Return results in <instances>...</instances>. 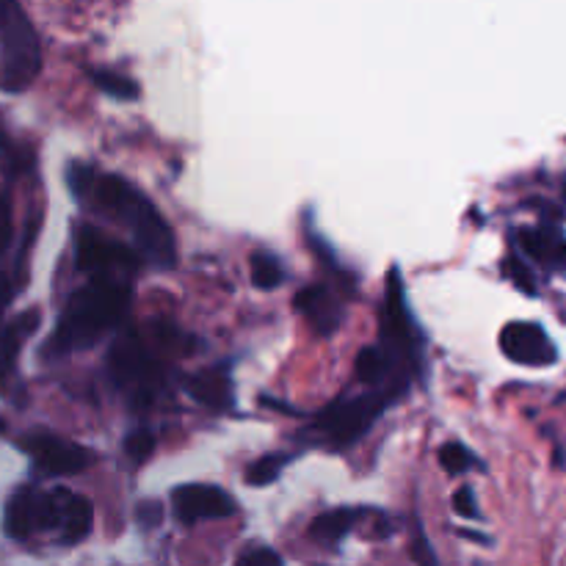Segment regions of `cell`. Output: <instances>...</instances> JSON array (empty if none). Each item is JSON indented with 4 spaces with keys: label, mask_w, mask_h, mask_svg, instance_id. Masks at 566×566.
Listing matches in <instances>:
<instances>
[{
    "label": "cell",
    "mask_w": 566,
    "mask_h": 566,
    "mask_svg": "<svg viewBox=\"0 0 566 566\" xmlns=\"http://www.w3.org/2000/svg\"><path fill=\"white\" fill-rule=\"evenodd\" d=\"M130 304L127 280H88L64 304L53 335L44 343V359H61L77 348H92L125 321Z\"/></svg>",
    "instance_id": "1"
},
{
    "label": "cell",
    "mask_w": 566,
    "mask_h": 566,
    "mask_svg": "<svg viewBox=\"0 0 566 566\" xmlns=\"http://www.w3.org/2000/svg\"><path fill=\"white\" fill-rule=\"evenodd\" d=\"M86 197L94 199L99 213H105L108 219L119 221L122 227L130 230L133 243L138 247V252H142L155 269L166 271L177 263L175 232L166 224L160 210L155 208L133 182H127L125 177L119 175H97Z\"/></svg>",
    "instance_id": "2"
},
{
    "label": "cell",
    "mask_w": 566,
    "mask_h": 566,
    "mask_svg": "<svg viewBox=\"0 0 566 566\" xmlns=\"http://www.w3.org/2000/svg\"><path fill=\"white\" fill-rule=\"evenodd\" d=\"M108 376L125 392L136 412L153 403L166 381L164 365L136 332H125L114 340L108 352Z\"/></svg>",
    "instance_id": "3"
},
{
    "label": "cell",
    "mask_w": 566,
    "mask_h": 566,
    "mask_svg": "<svg viewBox=\"0 0 566 566\" xmlns=\"http://www.w3.org/2000/svg\"><path fill=\"white\" fill-rule=\"evenodd\" d=\"M0 59L6 92H25L42 70V48L31 17L20 3H0Z\"/></svg>",
    "instance_id": "4"
},
{
    "label": "cell",
    "mask_w": 566,
    "mask_h": 566,
    "mask_svg": "<svg viewBox=\"0 0 566 566\" xmlns=\"http://www.w3.org/2000/svg\"><path fill=\"white\" fill-rule=\"evenodd\" d=\"M401 392L403 390H398V387H381V390H370L365 392V396L335 401L326 412L318 415V420H315V431H318L321 437V446H354L359 437L368 434V429L379 420V415L385 412L390 403L398 401Z\"/></svg>",
    "instance_id": "5"
},
{
    "label": "cell",
    "mask_w": 566,
    "mask_h": 566,
    "mask_svg": "<svg viewBox=\"0 0 566 566\" xmlns=\"http://www.w3.org/2000/svg\"><path fill=\"white\" fill-rule=\"evenodd\" d=\"M77 269L88 280H127L138 269V252L116 241L94 224H83L75 235Z\"/></svg>",
    "instance_id": "6"
},
{
    "label": "cell",
    "mask_w": 566,
    "mask_h": 566,
    "mask_svg": "<svg viewBox=\"0 0 566 566\" xmlns=\"http://www.w3.org/2000/svg\"><path fill=\"white\" fill-rule=\"evenodd\" d=\"M20 448L36 462L44 475H77L94 464V451L66 440V437L50 434V431H31L20 440Z\"/></svg>",
    "instance_id": "7"
},
{
    "label": "cell",
    "mask_w": 566,
    "mask_h": 566,
    "mask_svg": "<svg viewBox=\"0 0 566 566\" xmlns=\"http://www.w3.org/2000/svg\"><path fill=\"white\" fill-rule=\"evenodd\" d=\"M171 509L182 525H197L205 520H227L238 512L235 497L213 484H182L171 492Z\"/></svg>",
    "instance_id": "8"
},
{
    "label": "cell",
    "mask_w": 566,
    "mask_h": 566,
    "mask_svg": "<svg viewBox=\"0 0 566 566\" xmlns=\"http://www.w3.org/2000/svg\"><path fill=\"white\" fill-rule=\"evenodd\" d=\"M501 348L512 363L528 365V368H545L558 359V348L547 337L539 324L531 321H514L501 332Z\"/></svg>",
    "instance_id": "9"
},
{
    "label": "cell",
    "mask_w": 566,
    "mask_h": 566,
    "mask_svg": "<svg viewBox=\"0 0 566 566\" xmlns=\"http://www.w3.org/2000/svg\"><path fill=\"white\" fill-rule=\"evenodd\" d=\"M3 531L11 539H28L36 531H44V492L36 486H20L6 503Z\"/></svg>",
    "instance_id": "10"
},
{
    "label": "cell",
    "mask_w": 566,
    "mask_h": 566,
    "mask_svg": "<svg viewBox=\"0 0 566 566\" xmlns=\"http://www.w3.org/2000/svg\"><path fill=\"white\" fill-rule=\"evenodd\" d=\"M296 307L318 335H335L337 326L343 324L340 302H337V298L332 296L329 287L324 285L304 287L296 296Z\"/></svg>",
    "instance_id": "11"
},
{
    "label": "cell",
    "mask_w": 566,
    "mask_h": 566,
    "mask_svg": "<svg viewBox=\"0 0 566 566\" xmlns=\"http://www.w3.org/2000/svg\"><path fill=\"white\" fill-rule=\"evenodd\" d=\"M42 324V313L36 307L25 310L22 315H17L3 332H0V390L6 387V381L14 374V365L20 359L22 346H25L28 337L39 329Z\"/></svg>",
    "instance_id": "12"
},
{
    "label": "cell",
    "mask_w": 566,
    "mask_h": 566,
    "mask_svg": "<svg viewBox=\"0 0 566 566\" xmlns=\"http://www.w3.org/2000/svg\"><path fill=\"white\" fill-rule=\"evenodd\" d=\"M186 390L193 401L216 409V412L232 407V379L227 374H219V370H202V374L191 376L186 381Z\"/></svg>",
    "instance_id": "13"
},
{
    "label": "cell",
    "mask_w": 566,
    "mask_h": 566,
    "mask_svg": "<svg viewBox=\"0 0 566 566\" xmlns=\"http://www.w3.org/2000/svg\"><path fill=\"white\" fill-rule=\"evenodd\" d=\"M523 249L539 263L551 265V269L566 271V238L553 230H523L520 232Z\"/></svg>",
    "instance_id": "14"
},
{
    "label": "cell",
    "mask_w": 566,
    "mask_h": 566,
    "mask_svg": "<svg viewBox=\"0 0 566 566\" xmlns=\"http://www.w3.org/2000/svg\"><path fill=\"white\" fill-rule=\"evenodd\" d=\"M94 528V506L88 497L72 495L66 503L64 520H61V542L64 545H81L83 539H88Z\"/></svg>",
    "instance_id": "15"
},
{
    "label": "cell",
    "mask_w": 566,
    "mask_h": 566,
    "mask_svg": "<svg viewBox=\"0 0 566 566\" xmlns=\"http://www.w3.org/2000/svg\"><path fill=\"white\" fill-rule=\"evenodd\" d=\"M363 517V512H354V509H335V512H324L310 523V536L321 545H337L343 536L352 534L354 523Z\"/></svg>",
    "instance_id": "16"
},
{
    "label": "cell",
    "mask_w": 566,
    "mask_h": 566,
    "mask_svg": "<svg viewBox=\"0 0 566 566\" xmlns=\"http://www.w3.org/2000/svg\"><path fill=\"white\" fill-rule=\"evenodd\" d=\"M392 365H396V357L385 346H374L359 352L354 370H357L359 381H365V385H381L385 379H390Z\"/></svg>",
    "instance_id": "17"
},
{
    "label": "cell",
    "mask_w": 566,
    "mask_h": 566,
    "mask_svg": "<svg viewBox=\"0 0 566 566\" xmlns=\"http://www.w3.org/2000/svg\"><path fill=\"white\" fill-rule=\"evenodd\" d=\"M88 77L94 81V86L99 88L103 94H108V97L114 99H136L138 94V83L133 81V77L122 75V72H114V70H92L88 72Z\"/></svg>",
    "instance_id": "18"
},
{
    "label": "cell",
    "mask_w": 566,
    "mask_h": 566,
    "mask_svg": "<svg viewBox=\"0 0 566 566\" xmlns=\"http://www.w3.org/2000/svg\"><path fill=\"white\" fill-rule=\"evenodd\" d=\"M282 280H285V271H282L280 258H274L271 252H254L252 254L254 287H260V291H274Z\"/></svg>",
    "instance_id": "19"
},
{
    "label": "cell",
    "mask_w": 566,
    "mask_h": 566,
    "mask_svg": "<svg viewBox=\"0 0 566 566\" xmlns=\"http://www.w3.org/2000/svg\"><path fill=\"white\" fill-rule=\"evenodd\" d=\"M287 459H291L287 453H269V457H260L258 462L249 464V470L243 479H247L249 486H269L271 481L280 479L282 468L287 464Z\"/></svg>",
    "instance_id": "20"
},
{
    "label": "cell",
    "mask_w": 566,
    "mask_h": 566,
    "mask_svg": "<svg viewBox=\"0 0 566 566\" xmlns=\"http://www.w3.org/2000/svg\"><path fill=\"white\" fill-rule=\"evenodd\" d=\"M440 464L451 475L468 473V470L481 468L479 457H475L468 446H462V442H448V446H442L440 448Z\"/></svg>",
    "instance_id": "21"
},
{
    "label": "cell",
    "mask_w": 566,
    "mask_h": 566,
    "mask_svg": "<svg viewBox=\"0 0 566 566\" xmlns=\"http://www.w3.org/2000/svg\"><path fill=\"white\" fill-rule=\"evenodd\" d=\"M155 451V434L149 429H136L125 437V453L136 464L147 462Z\"/></svg>",
    "instance_id": "22"
},
{
    "label": "cell",
    "mask_w": 566,
    "mask_h": 566,
    "mask_svg": "<svg viewBox=\"0 0 566 566\" xmlns=\"http://www.w3.org/2000/svg\"><path fill=\"white\" fill-rule=\"evenodd\" d=\"M235 566H285V562L271 547H249L243 556H238Z\"/></svg>",
    "instance_id": "23"
},
{
    "label": "cell",
    "mask_w": 566,
    "mask_h": 566,
    "mask_svg": "<svg viewBox=\"0 0 566 566\" xmlns=\"http://www.w3.org/2000/svg\"><path fill=\"white\" fill-rule=\"evenodd\" d=\"M136 523L142 525L144 531H155L164 523V506H160L158 501H142L136 506Z\"/></svg>",
    "instance_id": "24"
},
{
    "label": "cell",
    "mask_w": 566,
    "mask_h": 566,
    "mask_svg": "<svg viewBox=\"0 0 566 566\" xmlns=\"http://www.w3.org/2000/svg\"><path fill=\"white\" fill-rule=\"evenodd\" d=\"M506 271H509V276H512V280H514V285H517L520 291H525V293H531V296H534V293H536V282H534V274H531V271H528V265H525L523 260H517V258H509V260H506Z\"/></svg>",
    "instance_id": "25"
},
{
    "label": "cell",
    "mask_w": 566,
    "mask_h": 566,
    "mask_svg": "<svg viewBox=\"0 0 566 566\" xmlns=\"http://www.w3.org/2000/svg\"><path fill=\"white\" fill-rule=\"evenodd\" d=\"M453 512H457L459 517H468V520L481 517L479 501H475V492L470 490V486H462V490L453 495Z\"/></svg>",
    "instance_id": "26"
},
{
    "label": "cell",
    "mask_w": 566,
    "mask_h": 566,
    "mask_svg": "<svg viewBox=\"0 0 566 566\" xmlns=\"http://www.w3.org/2000/svg\"><path fill=\"white\" fill-rule=\"evenodd\" d=\"M11 235H14V221H11V199H9V193L0 191V254L9 249Z\"/></svg>",
    "instance_id": "27"
},
{
    "label": "cell",
    "mask_w": 566,
    "mask_h": 566,
    "mask_svg": "<svg viewBox=\"0 0 566 566\" xmlns=\"http://www.w3.org/2000/svg\"><path fill=\"white\" fill-rule=\"evenodd\" d=\"M0 155H3L6 160H11V166H17V169H20V155H17V144L9 138L3 122H0Z\"/></svg>",
    "instance_id": "28"
},
{
    "label": "cell",
    "mask_w": 566,
    "mask_h": 566,
    "mask_svg": "<svg viewBox=\"0 0 566 566\" xmlns=\"http://www.w3.org/2000/svg\"><path fill=\"white\" fill-rule=\"evenodd\" d=\"M11 293H14V287H11L9 276H6L3 271H0V318H3V310L9 307V302H11Z\"/></svg>",
    "instance_id": "29"
}]
</instances>
